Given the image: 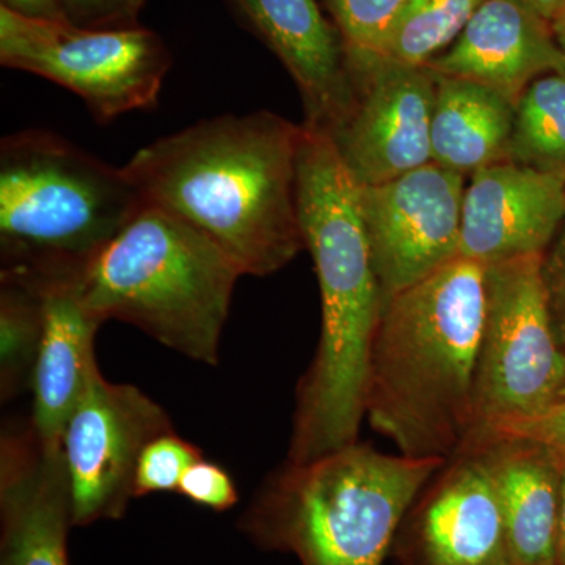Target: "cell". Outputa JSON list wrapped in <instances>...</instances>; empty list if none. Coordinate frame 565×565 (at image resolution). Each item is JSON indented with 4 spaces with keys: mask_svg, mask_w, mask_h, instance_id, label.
Here are the masks:
<instances>
[{
    "mask_svg": "<svg viewBox=\"0 0 565 565\" xmlns=\"http://www.w3.org/2000/svg\"><path fill=\"white\" fill-rule=\"evenodd\" d=\"M302 136L303 126L273 111L223 115L152 141L122 169L145 204L202 233L243 275L267 277L305 248Z\"/></svg>",
    "mask_w": 565,
    "mask_h": 565,
    "instance_id": "obj_1",
    "label": "cell"
},
{
    "mask_svg": "<svg viewBox=\"0 0 565 565\" xmlns=\"http://www.w3.org/2000/svg\"><path fill=\"white\" fill-rule=\"evenodd\" d=\"M297 210L321 291L318 351L297 386L289 463H308L359 441L366 418L371 348L381 285L364 228L359 182L329 134L303 126Z\"/></svg>",
    "mask_w": 565,
    "mask_h": 565,
    "instance_id": "obj_2",
    "label": "cell"
},
{
    "mask_svg": "<svg viewBox=\"0 0 565 565\" xmlns=\"http://www.w3.org/2000/svg\"><path fill=\"white\" fill-rule=\"evenodd\" d=\"M486 267L459 256L382 302L366 419L399 455L448 460L473 430Z\"/></svg>",
    "mask_w": 565,
    "mask_h": 565,
    "instance_id": "obj_3",
    "label": "cell"
},
{
    "mask_svg": "<svg viewBox=\"0 0 565 565\" xmlns=\"http://www.w3.org/2000/svg\"><path fill=\"white\" fill-rule=\"evenodd\" d=\"M125 169L40 129L0 143V275L77 280L143 207Z\"/></svg>",
    "mask_w": 565,
    "mask_h": 565,
    "instance_id": "obj_4",
    "label": "cell"
},
{
    "mask_svg": "<svg viewBox=\"0 0 565 565\" xmlns=\"http://www.w3.org/2000/svg\"><path fill=\"white\" fill-rule=\"evenodd\" d=\"M243 273L206 236L159 207H143L79 278L82 300L166 348L218 363L223 327Z\"/></svg>",
    "mask_w": 565,
    "mask_h": 565,
    "instance_id": "obj_5",
    "label": "cell"
},
{
    "mask_svg": "<svg viewBox=\"0 0 565 565\" xmlns=\"http://www.w3.org/2000/svg\"><path fill=\"white\" fill-rule=\"evenodd\" d=\"M446 460L390 456L360 441L267 482L259 519L303 565H382L424 486Z\"/></svg>",
    "mask_w": 565,
    "mask_h": 565,
    "instance_id": "obj_6",
    "label": "cell"
},
{
    "mask_svg": "<svg viewBox=\"0 0 565 565\" xmlns=\"http://www.w3.org/2000/svg\"><path fill=\"white\" fill-rule=\"evenodd\" d=\"M542 262L544 255H531L486 267V319L468 441L563 397L565 351L546 302Z\"/></svg>",
    "mask_w": 565,
    "mask_h": 565,
    "instance_id": "obj_7",
    "label": "cell"
},
{
    "mask_svg": "<svg viewBox=\"0 0 565 565\" xmlns=\"http://www.w3.org/2000/svg\"><path fill=\"white\" fill-rule=\"evenodd\" d=\"M0 62L76 93L98 121L158 104L170 68L161 40L139 28L88 29L0 7Z\"/></svg>",
    "mask_w": 565,
    "mask_h": 565,
    "instance_id": "obj_8",
    "label": "cell"
},
{
    "mask_svg": "<svg viewBox=\"0 0 565 565\" xmlns=\"http://www.w3.org/2000/svg\"><path fill=\"white\" fill-rule=\"evenodd\" d=\"M345 54L355 96L343 125L330 137L353 180L384 184L433 162L434 71L377 52Z\"/></svg>",
    "mask_w": 565,
    "mask_h": 565,
    "instance_id": "obj_9",
    "label": "cell"
},
{
    "mask_svg": "<svg viewBox=\"0 0 565 565\" xmlns=\"http://www.w3.org/2000/svg\"><path fill=\"white\" fill-rule=\"evenodd\" d=\"M172 430V419L148 394L134 385L111 384L96 371L61 440L73 522L87 525L120 515L134 497L145 446Z\"/></svg>",
    "mask_w": 565,
    "mask_h": 565,
    "instance_id": "obj_10",
    "label": "cell"
},
{
    "mask_svg": "<svg viewBox=\"0 0 565 565\" xmlns=\"http://www.w3.org/2000/svg\"><path fill=\"white\" fill-rule=\"evenodd\" d=\"M463 196V174L435 162L384 184L360 185L384 300L459 258Z\"/></svg>",
    "mask_w": 565,
    "mask_h": 565,
    "instance_id": "obj_11",
    "label": "cell"
},
{
    "mask_svg": "<svg viewBox=\"0 0 565 565\" xmlns=\"http://www.w3.org/2000/svg\"><path fill=\"white\" fill-rule=\"evenodd\" d=\"M401 565H512L500 498L479 446L446 460L397 531Z\"/></svg>",
    "mask_w": 565,
    "mask_h": 565,
    "instance_id": "obj_12",
    "label": "cell"
},
{
    "mask_svg": "<svg viewBox=\"0 0 565 565\" xmlns=\"http://www.w3.org/2000/svg\"><path fill=\"white\" fill-rule=\"evenodd\" d=\"M565 218V180L512 161L473 173L465 189L460 256L482 264L544 255Z\"/></svg>",
    "mask_w": 565,
    "mask_h": 565,
    "instance_id": "obj_13",
    "label": "cell"
},
{
    "mask_svg": "<svg viewBox=\"0 0 565 565\" xmlns=\"http://www.w3.org/2000/svg\"><path fill=\"white\" fill-rule=\"evenodd\" d=\"M0 501L2 565H68L66 531L74 522L65 457L31 422L3 427Z\"/></svg>",
    "mask_w": 565,
    "mask_h": 565,
    "instance_id": "obj_14",
    "label": "cell"
},
{
    "mask_svg": "<svg viewBox=\"0 0 565 565\" xmlns=\"http://www.w3.org/2000/svg\"><path fill=\"white\" fill-rule=\"evenodd\" d=\"M291 74L307 128L332 136L352 109L353 82L343 36L318 0H236Z\"/></svg>",
    "mask_w": 565,
    "mask_h": 565,
    "instance_id": "obj_15",
    "label": "cell"
},
{
    "mask_svg": "<svg viewBox=\"0 0 565 565\" xmlns=\"http://www.w3.org/2000/svg\"><path fill=\"white\" fill-rule=\"evenodd\" d=\"M426 66L484 84L516 103L539 77L565 71V58L552 22L525 0H486L451 50Z\"/></svg>",
    "mask_w": 565,
    "mask_h": 565,
    "instance_id": "obj_16",
    "label": "cell"
},
{
    "mask_svg": "<svg viewBox=\"0 0 565 565\" xmlns=\"http://www.w3.org/2000/svg\"><path fill=\"white\" fill-rule=\"evenodd\" d=\"M41 289L44 323L32 375L31 423L41 440L61 445L70 415L99 370L95 340L103 321L82 300L79 278Z\"/></svg>",
    "mask_w": 565,
    "mask_h": 565,
    "instance_id": "obj_17",
    "label": "cell"
},
{
    "mask_svg": "<svg viewBox=\"0 0 565 565\" xmlns=\"http://www.w3.org/2000/svg\"><path fill=\"white\" fill-rule=\"evenodd\" d=\"M479 446L492 470L512 565H557L561 467L542 446L519 437L489 435Z\"/></svg>",
    "mask_w": 565,
    "mask_h": 565,
    "instance_id": "obj_18",
    "label": "cell"
},
{
    "mask_svg": "<svg viewBox=\"0 0 565 565\" xmlns=\"http://www.w3.org/2000/svg\"><path fill=\"white\" fill-rule=\"evenodd\" d=\"M437 77L430 150L433 162L459 174L508 161L516 103L462 77Z\"/></svg>",
    "mask_w": 565,
    "mask_h": 565,
    "instance_id": "obj_19",
    "label": "cell"
},
{
    "mask_svg": "<svg viewBox=\"0 0 565 565\" xmlns=\"http://www.w3.org/2000/svg\"><path fill=\"white\" fill-rule=\"evenodd\" d=\"M508 161L565 180V71L539 77L520 96Z\"/></svg>",
    "mask_w": 565,
    "mask_h": 565,
    "instance_id": "obj_20",
    "label": "cell"
},
{
    "mask_svg": "<svg viewBox=\"0 0 565 565\" xmlns=\"http://www.w3.org/2000/svg\"><path fill=\"white\" fill-rule=\"evenodd\" d=\"M43 289L25 278L0 275V396L31 390L43 337Z\"/></svg>",
    "mask_w": 565,
    "mask_h": 565,
    "instance_id": "obj_21",
    "label": "cell"
},
{
    "mask_svg": "<svg viewBox=\"0 0 565 565\" xmlns=\"http://www.w3.org/2000/svg\"><path fill=\"white\" fill-rule=\"evenodd\" d=\"M486 0H404L386 29L377 54L426 66L459 39Z\"/></svg>",
    "mask_w": 565,
    "mask_h": 565,
    "instance_id": "obj_22",
    "label": "cell"
},
{
    "mask_svg": "<svg viewBox=\"0 0 565 565\" xmlns=\"http://www.w3.org/2000/svg\"><path fill=\"white\" fill-rule=\"evenodd\" d=\"M203 455L174 433L159 435L145 446L137 463L134 497L150 493L178 492L182 476Z\"/></svg>",
    "mask_w": 565,
    "mask_h": 565,
    "instance_id": "obj_23",
    "label": "cell"
},
{
    "mask_svg": "<svg viewBox=\"0 0 565 565\" xmlns=\"http://www.w3.org/2000/svg\"><path fill=\"white\" fill-rule=\"evenodd\" d=\"M348 52H375L404 0H327Z\"/></svg>",
    "mask_w": 565,
    "mask_h": 565,
    "instance_id": "obj_24",
    "label": "cell"
},
{
    "mask_svg": "<svg viewBox=\"0 0 565 565\" xmlns=\"http://www.w3.org/2000/svg\"><path fill=\"white\" fill-rule=\"evenodd\" d=\"M489 435H505V437H519L533 441L555 457L561 468H565V392L563 397L539 414L501 424L482 437H489Z\"/></svg>",
    "mask_w": 565,
    "mask_h": 565,
    "instance_id": "obj_25",
    "label": "cell"
},
{
    "mask_svg": "<svg viewBox=\"0 0 565 565\" xmlns=\"http://www.w3.org/2000/svg\"><path fill=\"white\" fill-rule=\"evenodd\" d=\"M178 493L192 503L212 511H226L237 501V490L232 476L226 473L221 465L211 462L204 457L196 460L182 476Z\"/></svg>",
    "mask_w": 565,
    "mask_h": 565,
    "instance_id": "obj_26",
    "label": "cell"
},
{
    "mask_svg": "<svg viewBox=\"0 0 565 565\" xmlns=\"http://www.w3.org/2000/svg\"><path fill=\"white\" fill-rule=\"evenodd\" d=\"M141 0H58L71 24L88 29L129 28ZM134 28V25H132Z\"/></svg>",
    "mask_w": 565,
    "mask_h": 565,
    "instance_id": "obj_27",
    "label": "cell"
},
{
    "mask_svg": "<svg viewBox=\"0 0 565 565\" xmlns=\"http://www.w3.org/2000/svg\"><path fill=\"white\" fill-rule=\"evenodd\" d=\"M546 302L557 338L565 351V218L542 262Z\"/></svg>",
    "mask_w": 565,
    "mask_h": 565,
    "instance_id": "obj_28",
    "label": "cell"
},
{
    "mask_svg": "<svg viewBox=\"0 0 565 565\" xmlns=\"http://www.w3.org/2000/svg\"><path fill=\"white\" fill-rule=\"evenodd\" d=\"M2 6L29 18L68 21L58 6V0H2Z\"/></svg>",
    "mask_w": 565,
    "mask_h": 565,
    "instance_id": "obj_29",
    "label": "cell"
},
{
    "mask_svg": "<svg viewBox=\"0 0 565 565\" xmlns=\"http://www.w3.org/2000/svg\"><path fill=\"white\" fill-rule=\"evenodd\" d=\"M556 564L565 565V468H561L559 514H557Z\"/></svg>",
    "mask_w": 565,
    "mask_h": 565,
    "instance_id": "obj_30",
    "label": "cell"
},
{
    "mask_svg": "<svg viewBox=\"0 0 565 565\" xmlns=\"http://www.w3.org/2000/svg\"><path fill=\"white\" fill-rule=\"evenodd\" d=\"M542 18L553 22L565 14V0H525Z\"/></svg>",
    "mask_w": 565,
    "mask_h": 565,
    "instance_id": "obj_31",
    "label": "cell"
},
{
    "mask_svg": "<svg viewBox=\"0 0 565 565\" xmlns=\"http://www.w3.org/2000/svg\"><path fill=\"white\" fill-rule=\"evenodd\" d=\"M552 28L553 32H555L557 44H559L561 51H563L565 58V14H563L561 18H557L556 21H553Z\"/></svg>",
    "mask_w": 565,
    "mask_h": 565,
    "instance_id": "obj_32",
    "label": "cell"
}]
</instances>
